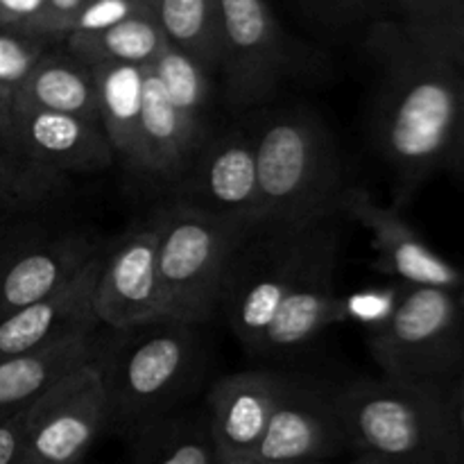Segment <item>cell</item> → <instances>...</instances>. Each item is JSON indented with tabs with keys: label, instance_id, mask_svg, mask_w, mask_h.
Masks as SVG:
<instances>
[{
	"label": "cell",
	"instance_id": "4316f807",
	"mask_svg": "<svg viewBox=\"0 0 464 464\" xmlns=\"http://www.w3.org/2000/svg\"><path fill=\"white\" fill-rule=\"evenodd\" d=\"M150 71L154 72L159 84L163 86L166 95L179 111L207 125L213 91L211 71L207 66H202L190 54L177 50L175 45L166 44L159 57L150 63Z\"/></svg>",
	"mask_w": 464,
	"mask_h": 464
},
{
	"label": "cell",
	"instance_id": "2e32d148",
	"mask_svg": "<svg viewBox=\"0 0 464 464\" xmlns=\"http://www.w3.org/2000/svg\"><path fill=\"white\" fill-rule=\"evenodd\" d=\"M453 304L447 290L411 285L388 320L370 338V349L385 376L420 383L429 353L440 347L451 326Z\"/></svg>",
	"mask_w": 464,
	"mask_h": 464
},
{
	"label": "cell",
	"instance_id": "cb8c5ba5",
	"mask_svg": "<svg viewBox=\"0 0 464 464\" xmlns=\"http://www.w3.org/2000/svg\"><path fill=\"white\" fill-rule=\"evenodd\" d=\"M66 41L68 53L89 66L98 63L150 66L168 44L154 12L136 14L95 34H71Z\"/></svg>",
	"mask_w": 464,
	"mask_h": 464
},
{
	"label": "cell",
	"instance_id": "ba28073f",
	"mask_svg": "<svg viewBox=\"0 0 464 464\" xmlns=\"http://www.w3.org/2000/svg\"><path fill=\"white\" fill-rule=\"evenodd\" d=\"M102 254L93 236L77 229L25 225L0 236V320L48 299Z\"/></svg>",
	"mask_w": 464,
	"mask_h": 464
},
{
	"label": "cell",
	"instance_id": "e575fe53",
	"mask_svg": "<svg viewBox=\"0 0 464 464\" xmlns=\"http://www.w3.org/2000/svg\"><path fill=\"white\" fill-rule=\"evenodd\" d=\"M460 430L464 435V394H462V403H460Z\"/></svg>",
	"mask_w": 464,
	"mask_h": 464
},
{
	"label": "cell",
	"instance_id": "4fadbf2b",
	"mask_svg": "<svg viewBox=\"0 0 464 464\" xmlns=\"http://www.w3.org/2000/svg\"><path fill=\"white\" fill-rule=\"evenodd\" d=\"M284 383L285 376L276 372L252 370L229 374L213 385L207 424L218 464H256Z\"/></svg>",
	"mask_w": 464,
	"mask_h": 464
},
{
	"label": "cell",
	"instance_id": "8992f818",
	"mask_svg": "<svg viewBox=\"0 0 464 464\" xmlns=\"http://www.w3.org/2000/svg\"><path fill=\"white\" fill-rule=\"evenodd\" d=\"M308 229L261 227L249 231L231 261L222 285L220 308L229 329L247 352H258L263 335L293 285Z\"/></svg>",
	"mask_w": 464,
	"mask_h": 464
},
{
	"label": "cell",
	"instance_id": "836d02e7",
	"mask_svg": "<svg viewBox=\"0 0 464 464\" xmlns=\"http://www.w3.org/2000/svg\"><path fill=\"white\" fill-rule=\"evenodd\" d=\"M352 464H394V462L381 460V458H374V456H361V460H356Z\"/></svg>",
	"mask_w": 464,
	"mask_h": 464
},
{
	"label": "cell",
	"instance_id": "e0dca14e",
	"mask_svg": "<svg viewBox=\"0 0 464 464\" xmlns=\"http://www.w3.org/2000/svg\"><path fill=\"white\" fill-rule=\"evenodd\" d=\"M338 216L349 218L370 231L372 245L379 256L381 272L399 276L411 285L449 288L458 281V272L435 252H430L397 211L381 207L374 195L361 186H344L340 195Z\"/></svg>",
	"mask_w": 464,
	"mask_h": 464
},
{
	"label": "cell",
	"instance_id": "4dcf8cb0",
	"mask_svg": "<svg viewBox=\"0 0 464 464\" xmlns=\"http://www.w3.org/2000/svg\"><path fill=\"white\" fill-rule=\"evenodd\" d=\"M86 3L89 0H45V12L44 18H41L36 36L44 39L45 44H53L57 39H68L72 21H75V16L82 12Z\"/></svg>",
	"mask_w": 464,
	"mask_h": 464
},
{
	"label": "cell",
	"instance_id": "277c9868",
	"mask_svg": "<svg viewBox=\"0 0 464 464\" xmlns=\"http://www.w3.org/2000/svg\"><path fill=\"white\" fill-rule=\"evenodd\" d=\"M152 218L166 315L202 324L220 306L227 272L249 231L177 199Z\"/></svg>",
	"mask_w": 464,
	"mask_h": 464
},
{
	"label": "cell",
	"instance_id": "603a6c76",
	"mask_svg": "<svg viewBox=\"0 0 464 464\" xmlns=\"http://www.w3.org/2000/svg\"><path fill=\"white\" fill-rule=\"evenodd\" d=\"M154 16L168 44L211 72L222 71L225 39L218 0H157Z\"/></svg>",
	"mask_w": 464,
	"mask_h": 464
},
{
	"label": "cell",
	"instance_id": "d590c367",
	"mask_svg": "<svg viewBox=\"0 0 464 464\" xmlns=\"http://www.w3.org/2000/svg\"><path fill=\"white\" fill-rule=\"evenodd\" d=\"M145 5H150V7H154V5H157V0H143Z\"/></svg>",
	"mask_w": 464,
	"mask_h": 464
},
{
	"label": "cell",
	"instance_id": "ac0fdd59",
	"mask_svg": "<svg viewBox=\"0 0 464 464\" xmlns=\"http://www.w3.org/2000/svg\"><path fill=\"white\" fill-rule=\"evenodd\" d=\"M100 261L102 254L66 288L0 320V362L44 352L82 335H93L98 326L93 288Z\"/></svg>",
	"mask_w": 464,
	"mask_h": 464
},
{
	"label": "cell",
	"instance_id": "9c48e42d",
	"mask_svg": "<svg viewBox=\"0 0 464 464\" xmlns=\"http://www.w3.org/2000/svg\"><path fill=\"white\" fill-rule=\"evenodd\" d=\"M172 188L177 202L211 213L245 231L261 229L254 125L207 134Z\"/></svg>",
	"mask_w": 464,
	"mask_h": 464
},
{
	"label": "cell",
	"instance_id": "484cf974",
	"mask_svg": "<svg viewBox=\"0 0 464 464\" xmlns=\"http://www.w3.org/2000/svg\"><path fill=\"white\" fill-rule=\"evenodd\" d=\"M66 188L68 177L0 145V216L36 211L62 198Z\"/></svg>",
	"mask_w": 464,
	"mask_h": 464
},
{
	"label": "cell",
	"instance_id": "f546056e",
	"mask_svg": "<svg viewBox=\"0 0 464 464\" xmlns=\"http://www.w3.org/2000/svg\"><path fill=\"white\" fill-rule=\"evenodd\" d=\"M44 12L45 0H0V30L36 36Z\"/></svg>",
	"mask_w": 464,
	"mask_h": 464
},
{
	"label": "cell",
	"instance_id": "7c38bea8",
	"mask_svg": "<svg viewBox=\"0 0 464 464\" xmlns=\"http://www.w3.org/2000/svg\"><path fill=\"white\" fill-rule=\"evenodd\" d=\"M93 313L98 324L109 329H125L166 315L152 216L131 225L111 252H102Z\"/></svg>",
	"mask_w": 464,
	"mask_h": 464
},
{
	"label": "cell",
	"instance_id": "1f68e13d",
	"mask_svg": "<svg viewBox=\"0 0 464 464\" xmlns=\"http://www.w3.org/2000/svg\"><path fill=\"white\" fill-rule=\"evenodd\" d=\"M30 406L25 411L0 420V464H21L23 444H25V429Z\"/></svg>",
	"mask_w": 464,
	"mask_h": 464
},
{
	"label": "cell",
	"instance_id": "44dd1931",
	"mask_svg": "<svg viewBox=\"0 0 464 464\" xmlns=\"http://www.w3.org/2000/svg\"><path fill=\"white\" fill-rule=\"evenodd\" d=\"M12 109L71 113L98 122L93 68L68 50H48L21 86Z\"/></svg>",
	"mask_w": 464,
	"mask_h": 464
},
{
	"label": "cell",
	"instance_id": "83f0119b",
	"mask_svg": "<svg viewBox=\"0 0 464 464\" xmlns=\"http://www.w3.org/2000/svg\"><path fill=\"white\" fill-rule=\"evenodd\" d=\"M48 50L50 44L36 36L0 30V107L12 111L18 91Z\"/></svg>",
	"mask_w": 464,
	"mask_h": 464
},
{
	"label": "cell",
	"instance_id": "d6a6232c",
	"mask_svg": "<svg viewBox=\"0 0 464 464\" xmlns=\"http://www.w3.org/2000/svg\"><path fill=\"white\" fill-rule=\"evenodd\" d=\"M9 116H12V111H7V109H3V107H0V145H3L5 131H7V125H9Z\"/></svg>",
	"mask_w": 464,
	"mask_h": 464
},
{
	"label": "cell",
	"instance_id": "d4e9b609",
	"mask_svg": "<svg viewBox=\"0 0 464 464\" xmlns=\"http://www.w3.org/2000/svg\"><path fill=\"white\" fill-rule=\"evenodd\" d=\"M139 433L134 464H218L207 420L168 415Z\"/></svg>",
	"mask_w": 464,
	"mask_h": 464
},
{
	"label": "cell",
	"instance_id": "d6986e66",
	"mask_svg": "<svg viewBox=\"0 0 464 464\" xmlns=\"http://www.w3.org/2000/svg\"><path fill=\"white\" fill-rule=\"evenodd\" d=\"M204 122L193 121L172 104L154 72H145L140 109L139 175L175 186L207 139Z\"/></svg>",
	"mask_w": 464,
	"mask_h": 464
},
{
	"label": "cell",
	"instance_id": "8fae6325",
	"mask_svg": "<svg viewBox=\"0 0 464 464\" xmlns=\"http://www.w3.org/2000/svg\"><path fill=\"white\" fill-rule=\"evenodd\" d=\"M222 18L227 100L236 109L258 107L285 75L284 45L266 0H218Z\"/></svg>",
	"mask_w": 464,
	"mask_h": 464
},
{
	"label": "cell",
	"instance_id": "5bb4252c",
	"mask_svg": "<svg viewBox=\"0 0 464 464\" xmlns=\"http://www.w3.org/2000/svg\"><path fill=\"white\" fill-rule=\"evenodd\" d=\"M347 447L335 394L285 379L256 464L326 462Z\"/></svg>",
	"mask_w": 464,
	"mask_h": 464
},
{
	"label": "cell",
	"instance_id": "7402d4cb",
	"mask_svg": "<svg viewBox=\"0 0 464 464\" xmlns=\"http://www.w3.org/2000/svg\"><path fill=\"white\" fill-rule=\"evenodd\" d=\"M98 344L91 335L66 340L44 352L0 362V420L25 411L68 372L93 361Z\"/></svg>",
	"mask_w": 464,
	"mask_h": 464
},
{
	"label": "cell",
	"instance_id": "8d00e7d4",
	"mask_svg": "<svg viewBox=\"0 0 464 464\" xmlns=\"http://www.w3.org/2000/svg\"><path fill=\"white\" fill-rule=\"evenodd\" d=\"M293 464H326V462H293Z\"/></svg>",
	"mask_w": 464,
	"mask_h": 464
},
{
	"label": "cell",
	"instance_id": "6da1fadb",
	"mask_svg": "<svg viewBox=\"0 0 464 464\" xmlns=\"http://www.w3.org/2000/svg\"><path fill=\"white\" fill-rule=\"evenodd\" d=\"M261 227L304 231L338 218L343 166L329 127L313 109L288 107L254 122Z\"/></svg>",
	"mask_w": 464,
	"mask_h": 464
},
{
	"label": "cell",
	"instance_id": "5b68a950",
	"mask_svg": "<svg viewBox=\"0 0 464 464\" xmlns=\"http://www.w3.org/2000/svg\"><path fill=\"white\" fill-rule=\"evenodd\" d=\"M347 447L394 464L435 456L444 433L424 383L399 379L353 381L335 394Z\"/></svg>",
	"mask_w": 464,
	"mask_h": 464
},
{
	"label": "cell",
	"instance_id": "7a4b0ae2",
	"mask_svg": "<svg viewBox=\"0 0 464 464\" xmlns=\"http://www.w3.org/2000/svg\"><path fill=\"white\" fill-rule=\"evenodd\" d=\"M95 365L109 401V426L145 429L184 394L199 362L193 324L159 315L125 329H111L104 349L95 347Z\"/></svg>",
	"mask_w": 464,
	"mask_h": 464
},
{
	"label": "cell",
	"instance_id": "3957f363",
	"mask_svg": "<svg viewBox=\"0 0 464 464\" xmlns=\"http://www.w3.org/2000/svg\"><path fill=\"white\" fill-rule=\"evenodd\" d=\"M460 118V95L444 68L390 63L376 100V145L394 175L399 195L447 154Z\"/></svg>",
	"mask_w": 464,
	"mask_h": 464
},
{
	"label": "cell",
	"instance_id": "30bf717a",
	"mask_svg": "<svg viewBox=\"0 0 464 464\" xmlns=\"http://www.w3.org/2000/svg\"><path fill=\"white\" fill-rule=\"evenodd\" d=\"M334 220L331 218L306 231L297 275L256 353L295 352L329 326L347 320V304L335 295L340 234Z\"/></svg>",
	"mask_w": 464,
	"mask_h": 464
},
{
	"label": "cell",
	"instance_id": "9a60e30c",
	"mask_svg": "<svg viewBox=\"0 0 464 464\" xmlns=\"http://www.w3.org/2000/svg\"><path fill=\"white\" fill-rule=\"evenodd\" d=\"M3 145L63 177L104 170L116 161L100 122L71 113L12 109Z\"/></svg>",
	"mask_w": 464,
	"mask_h": 464
},
{
	"label": "cell",
	"instance_id": "f1b7e54d",
	"mask_svg": "<svg viewBox=\"0 0 464 464\" xmlns=\"http://www.w3.org/2000/svg\"><path fill=\"white\" fill-rule=\"evenodd\" d=\"M145 12H154V7L143 0H89L72 21L71 34H95Z\"/></svg>",
	"mask_w": 464,
	"mask_h": 464
},
{
	"label": "cell",
	"instance_id": "ffe728a7",
	"mask_svg": "<svg viewBox=\"0 0 464 464\" xmlns=\"http://www.w3.org/2000/svg\"><path fill=\"white\" fill-rule=\"evenodd\" d=\"M93 68L98 95V122L107 134L116 161L139 175L140 109L148 66L98 63Z\"/></svg>",
	"mask_w": 464,
	"mask_h": 464
},
{
	"label": "cell",
	"instance_id": "52a82bcc",
	"mask_svg": "<svg viewBox=\"0 0 464 464\" xmlns=\"http://www.w3.org/2000/svg\"><path fill=\"white\" fill-rule=\"evenodd\" d=\"M107 429V390L95 361H89L30 406L21 464H80Z\"/></svg>",
	"mask_w": 464,
	"mask_h": 464
}]
</instances>
